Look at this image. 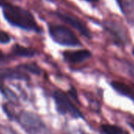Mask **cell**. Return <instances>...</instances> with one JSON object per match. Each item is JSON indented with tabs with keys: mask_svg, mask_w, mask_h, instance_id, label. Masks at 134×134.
Instances as JSON below:
<instances>
[{
	"mask_svg": "<svg viewBox=\"0 0 134 134\" xmlns=\"http://www.w3.org/2000/svg\"><path fill=\"white\" fill-rule=\"evenodd\" d=\"M71 134H91V133H88V132H87L84 130H81V129H75L71 132Z\"/></svg>",
	"mask_w": 134,
	"mask_h": 134,
	"instance_id": "cell-14",
	"label": "cell"
},
{
	"mask_svg": "<svg viewBox=\"0 0 134 134\" xmlns=\"http://www.w3.org/2000/svg\"><path fill=\"white\" fill-rule=\"evenodd\" d=\"M92 52L87 49L68 50L62 53L63 59L69 64H80L88 60L92 57Z\"/></svg>",
	"mask_w": 134,
	"mask_h": 134,
	"instance_id": "cell-7",
	"label": "cell"
},
{
	"mask_svg": "<svg viewBox=\"0 0 134 134\" xmlns=\"http://www.w3.org/2000/svg\"><path fill=\"white\" fill-rule=\"evenodd\" d=\"M11 118H14L18 125L27 134H50V130L42 119L36 114L30 111H20L14 114Z\"/></svg>",
	"mask_w": 134,
	"mask_h": 134,
	"instance_id": "cell-2",
	"label": "cell"
},
{
	"mask_svg": "<svg viewBox=\"0 0 134 134\" xmlns=\"http://www.w3.org/2000/svg\"><path fill=\"white\" fill-rule=\"evenodd\" d=\"M53 99L58 112L63 115H70L74 118H82L79 109L73 103L69 95L61 90H56L53 93Z\"/></svg>",
	"mask_w": 134,
	"mask_h": 134,
	"instance_id": "cell-5",
	"label": "cell"
},
{
	"mask_svg": "<svg viewBox=\"0 0 134 134\" xmlns=\"http://www.w3.org/2000/svg\"><path fill=\"white\" fill-rule=\"evenodd\" d=\"M55 14L59 19H61L63 22H65V24L70 25L71 28L77 31L81 35L86 37L87 39H92V32L85 25V24L82 22L79 18H77V16L72 14L62 12V11L61 12L58 11Z\"/></svg>",
	"mask_w": 134,
	"mask_h": 134,
	"instance_id": "cell-6",
	"label": "cell"
},
{
	"mask_svg": "<svg viewBox=\"0 0 134 134\" xmlns=\"http://www.w3.org/2000/svg\"><path fill=\"white\" fill-rule=\"evenodd\" d=\"M101 129L104 134H122L123 132L120 127L113 125H103Z\"/></svg>",
	"mask_w": 134,
	"mask_h": 134,
	"instance_id": "cell-11",
	"label": "cell"
},
{
	"mask_svg": "<svg viewBox=\"0 0 134 134\" xmlns=\"http://www.w3.org/2000/svg\"><path fill=\"white\" fill-rule=\"evenodd\" d=\"M2 11L3 18L10 25L25 31L41 32V28L29 10L12 3H4Z\"/></svg>",
	"mask_w": 134,
	"mask_h": 134,
	"instance_id": "cell-1",
	"label": "cell"
},
{
	"mask_svg": "<svg viewBox=\"0 0 134 134\" xmlns=\"http://www.w3.org/2000/svg\"><path fill=\"white\" fill-rule=\"evenodd\" d=\"M116 3L127 21L134 25V0H116Z\"/></svg>",
	"mask_w": 134,
	"mask_h": 134,
	"instance_id": "cell-9",
	"label": "cell"
},
{
	"mask_svg": "<svg viewBox=\"0 0 134 134\" xmlns=\"http://www.w3.org/2000/svg\"><path fill=\"white\" fill-rule=\"evenodd\" d=\"M104 31L111 37L114 43L118 47H125L129 41L127 30L119 21L113 19L105 20L102 22Z\"/></svg>",
	"mask_w": 134,
	"mask_h": 134,
	"instance_id": "cell-4",
	"label": "cell"
},
{
	"mask_svg": "<svg viewBox=\"0 0 134 134\" xmlns=\"http://www.w3.org/2000/svg\"><path fill=\"white\" fill-rule=\"evenodd\" d=\"M132 54H133V55H134V48H133V49H132Z\"/></svg>",
	"mask_w": 134,
	"mask_h": 134,
	"instance_id": "cell-17",
	"label": "cell"
},
{
	"mask_svg": "<svg viewBox=\"0 0 134 134\" xmlns=\"http://www.w3.org/2000/svg\"><path fill=\"white\" fill-rule=\"evenodd\" d=\"M84 1L90 3H96L99 2V0H84Z\"/></svg>",
	"mask_w": 134,
	"mask_h": 134,
	"instance_id": "cell-15",
	"label": "cell"
},
{
	"mask_svg": "<svg viewBox=\"0 0 134 134\" xmlns=\"http://www.w3.org/2000/svg\"><path fill=\"white\" fill-rule=\"evenodd\" d=\"M48 33L54 42L66 47H81V43L75 33L65 25L51 24L48 25Z\"/></svg>",
	"mask_w": 134,
	"mask_h": 134,
	"instance_id": "cell-3",
	"label": "cell"
},
{
	"mask_svg": "<svg viewBox=\"0 0 134 134\" xmlns=\"http://www.w3.org/2000/svg\"><path fill=\"white\" fill-rule=\"evenodd\" d=\"M28 72L19 65L15 68H4L0 70V80H21L28 81L29 79Z\"/></svg>",
	"mask_w": 134,
	"mask_h": 134,
	"instance_id": "cell-8",
	"label": "cell"
},
{
	"mask_svg": "<svg viewBox=\"0 0 134 134\" xmlns=\"http://www.w3.org/2000/svg\"><path fill=\"white\" fill-rule=\"evenodd\" d=\"M129 125L132 126V129H134V118H132V121H130V122H129Z\"/></svg>",
	"mask_w": 134,
	"mask_h": 134,
	"instance_id": "cell-16",
	"label": "cell"
},
{
	"mask_svg": "<svg viewBox=\"0 0 134 134\" xmlns=\"http://www.w3.org/2000/svg\"><path fill=\"white\" fill-rule=\"evenodd\" d=\"M10 41V36L8 33L3 31H0V43H8Z\"/></svg>",
	"mask_w": 134,
	"mask_h": 134,
	"instance_id": "cell-13",
	"label": "cell"
},
{
	"mask_svg": "<svg viewBox=\"0 0 134 134\" xmlns=\"http://www.w3.org/2000/svg\"><path fill=\"white\" fill-rule=\"evenodd\" d=\"M12 53L17 57H21V58H31L37 54L35 49L31 47H23L20 44H14L13 46Z\"/></svg>",
	"mask_w": 134,
	"mask_h": 134,
	"instance_id": "cell-10",
	"label": "cell"
},
{
	"mask_svg": "<svg viewBox=\"0 0 134 134\" xmlns=\"http://www.w3.org/2000/svg\"><path fill=\"white\" fill-rule=\"evenodd\" d=\"M21 65L28 73H30L32 74H36V75H39L41 74V71H42L41 69L36 63H25V64H21Z\"/></svg>",
	"mask_w": 134,
	"mask_h": 134,
	"instance_id": "cell-12",
	"label": "cell"
}]
</instances>
